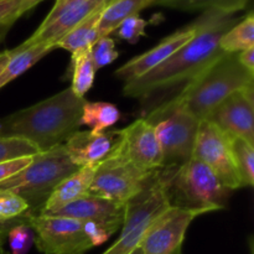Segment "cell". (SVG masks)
<instances>
[{"label":"cell","instance_id":"1","mask_svg":"<svg viewBox=\"0 0 254 254\" xmlns=\"http://www.w3.org/2000/svg\"><path fill=\"white\" fill-rule=\"evenodd\" d=\"M238 20L215 10L205 11L200 16L195 37L148 73L124 84V96L148 98L154 93L190 82L226 54L220 49V40Z\"/></svg>","mask_w":254,"mask_h":254},{"label":"cell","instance_id":"2","mask_svg":"<svg viewBox=\"0 0 254 254\" xmlns=\"http://www.w3.org/2000/svg\"><path fill=\"white\" fill-rule=\"evenodd\" d=\"M84 103L86 99L66 88L29 108L0 118V135L24 139L40 151H47L64 144L78 130Z\"/></svg>","mask_w":254,"mask_h":254},{"label":"cell","instance_id":"3","mask_svg":"<svg viewBox=\"0 0 254 254\" xmlns=\"http://www.w3.org/2000/svg\"><path fill=\"white\" fill-rule=\"evenodd\" d=\"M254 84V73L238 61V54H223L191 79L178 97L198 121H205L233 92Z\"/></svg>","mask_w":254,"mask_h":254},{"label":"cell","instance_id":"4","mask_svg":"<svg viewBox=\"0 0 254 254\" xmlns=\"http://www.w3.org/2000/svg\"><path fill=\"white\" fill-rule=\"evenodd\" d=\"M171 171V168H163L151 174L143 190L126 203L121 236L103 254H129L139 247L149 228L171 207L169 196Z\"/></svg>","mask_w":254,"mask_h":254},{"label":"cell","instance_id":"5","mask_svg":"<svg viewBox=\"0 0 254 254\" xmlns=\"http://www.w3.org/2000/svg\"><path fill=\"white\" fill-rule=\"evenodd\" d=\"M77 169L62 144L32 156L26 168L0 183V190L19 195L26 201L30 212L37 215L55 188Z\"/></svg>","mask_w":254,"mask_h":254},{"label":"cell","instance_id":"6","mask_svg":"<svg viewBox=\"0 0 254 254\" xmlns=\"http://www.w3.org/2000/svg\"><path fill=\"white\" fill-rule=\"evenodd\" d=\"M145 119L160 143L164 168L178 169L192 158L200 121L178 96L154 108Z\"/></svg>","mask_w":254,"mask_h":254},{"label":"cell","instance_id":"7","mask_svg":"<svg viewBox=\"0 0 254 254\" xmlns=\"http://www.w3.org/2000/svg\"><path fill=\"white\" fill-rule=\"evenodd\" d=\"M228 192L215 173L195 158L173 169L169 179L171 206L179 208L205 210L207 213L222 210Z\"/></svg>","mask_w":254,"mask_h":254},{"label":"cell","instance_id":"8","mask_svg":"<svg viewBox=\"0 0 254 254\" xmlns=\"http://www.w3.org/2000/svg\"><path fill=\"white\" fill-rule=\"evenodd\" d=\"M150 175L129 160L119 140L113 151L97 165L88 195L126 205L143 190Z\"/></svg>","mask_w":254,"mask_h":254},{"label":"cell","instance_id":"9","mask_svg":"<svg viewBox=\"0 0 254 254\" xmlns=\"http://www.w3.org/2000/svg\"><path fill=\"white\" fill-rule=\"evenodd\" d=\"M29 226L42 254H86L96 247L86 221L62 216L31 215Z\"/></svg>","mask_w":254,"mask_h":254},{"label":"cell","instance_id":"10","mask_svg":"<svg viewBox=\"0 0 254 254\" xmlns=\"http://www.w3.org/2000/svg\"><path fill=\"white\" fill-rule=\"evenodd\" d=\"M113 0H56L36 31L25 40L16 50H25L39 44L56 45L83 20L103 10Z\"/></svg>","mask_w":254,"mask_h":254},{"label":"cell","instance_id":"11","mask_svg":"<svg viewBox=\"0 0 254 254\" xmlns=\"http://www.w3.org/2000/svg\"><path fill=\"white\" fill-rule=\"evenodd\" d=\"M192 158L206 164L227 190L242 188L227 133L210 121H200Z\"/></svg>","mask_w":254,"mask_h":254},{"label":"cell","instance_id":"12","mask_svg":"<svg viewBox=\"0 0 254 254\" xmlns=\"http://www.w3.org/2000/svg\"><path fill=\"white\" fill-rule=\"evenodd\" d=\"M205 210H188L171 206L149 228L140 247L143 254H174L181 250L186 231L196 217L205 215Z\"/></svg>","mask_w":254,"mask_h":254},{"label":"cell","instance_id":"13","mask_svg":"<svg viewBox=\"0 0 254 254\" xmlns=\"http://www.w3.org/2000/svg\"><path fill=\"white\" fill-rule=\"evenodd\" d=\"M205 121L254 145V84L226 97Z\"/></svg>","mask_w":254,"mask_h":254},{"label":"cell","instance_id":"14","mask_svg":"<svg viewBox=\"0 0 254 254\" xmlns=\"http://www.w3.org/2000/svg\"><path fill=\"white\" fill-rule=\"evenodd\" d=\"M117 131L124 153L139 170L150 175L164 168L160 143L153 126L145 118Z\"/></svg>","mask_w":254,"mask_h":254},{"label":"cell","instance_id":"15","mask_svg":"<svg viewBox=\"0 0 254 254\" xmlns=\"http://www.w3.org/2000/svg\"><path fill=\"white\" fill-rule=\"evenodd\" d=\"M198 26H200V16L191 24L186 25L185 27H181L166 36L151 50L129 60L127 64L117 69L114 76L128 83V82L134 81L143 74L148 73L149 71L168 60L171 55L175 54L180 47L191 41L197 34Z\"/></svg>","mask_w":254,"mask_h":254},{"label":"cell","instance_id":"16","mask_svg":"<svg viewBox=\"0 0 254 254\" xmlns=\"http://www.w3.org/2000/svg\"><path fill=\"white\" fill-rule=\"evenodd\" d=\"M124 211H126L124 203L87 195L64 206L57 212L47 216H62V217L88 221V222L97 223L113 235L123 225Z\"/></svg>","mask_w":254,"mask_h":254},{"label":"cell","instance_id":"17","mask_svg":"<svg viewBox=\"0 0 254 254\" xmlns=\"http://www.w3.org/2000/svg\"><path fill=\"white\" fill-rule=\"evenodd\" d=\"M119 141L117 130L107 133H92L77 130L64 144L69 160L77 168L97 166L113 151Z\"/></svg>","mask_w":254,"mask_h":254},{"label":"cell","instance_id":"18","mask_svg":"<svg viewBox=\"0 0 254 254\" xmlns=\"http://www.w3.org/2000/svg\"><path fill=\"white\" fill-rule=\"evenodd\" d=\"M97 166L78 168L55 188L46 203L37 215H52L64 206L88 195L89 186L93 180Z\"/></svg>","mask_w":254,"mask_h":254},{"label":"cell","instance_id":"19","mask_svg":"<svg viewBox=\"0 0 254 254\" xmlns=\"http://www.w3.org/2000/svg\"><path fill=\"white\" fill-rule=\"evenodd\" d=\"M155 1L156 0H113L102 11L97 27L98 37L109 36L124 20L139 15L141 10L154 5Z\"/></svg>","mask_w":254,"mask_h":254},{"label":"cell","instance_id":"20","mask_svg":"<svg viewBox=\"0 0 254 254\" xmlns=\"http://www.w3.org/2000/svg\"><path fill=\"white\" fill-rule=\"evenodd\" d=\"M55 49L56 47L52 46V45L39 44L27 47L25 50H7L10 60L2 73L0 74V88H2L5 84L11 82L12 79L21 76L30 67L34 66L36 62H39L42 57L46 56Z\"/></svg>","mask_w":254,"mask_h":254},{"label":"cell","instance_id":"21","mask_svg":"<svg viewBox=\"0 0 254 254\" xmlns=\"http://www.w3.org/2000/svg\"><path fill=\"white\" fill-rule=\"evenodd\" d=\"M103 10H99V11L92 14L91 16H88L86 20H83L81 24L77 25L74 29H72L71 31H69L68 34L56 45L57 49L60 47V49L67 50V51L71 52V54L91 49L92 45L99 39L97 27H98V22L99 19H101V15Z\"/></svg>","mask_w":254,"mask_h":254},{"label":"cell","instance_id":"22","mask_svg":"<svg viewBox=\"0 0 254 254\" xmlns=\"http://www.w3.org/2000/svg\"><path fill=\"white\" fill-rule=\"evenodd\" d=\"M121 119V112L108 102H87L82 109L81 126H88L92 133H103Z\"/></svg>","mask_w":254,"mask_h":254},{"label":"cell","instance_id":"23","mask_svg":"<svg viewBox=\"0 0 254 254\" xmlns=\"http://www.w3.org/2000/svg\"><path fill=\"white\" fill-rule=\"evenodd\" d=\"M250 0H156L154 5L181 10V11H215L233 15L235 12L246 9Z\"/></svg>","mask_w":254,"mask_h":254},{"label":"cell","instance_id":"24","mask_svg":"<svg viewBox=\"0 0 254 254\" xmlns=\"http://www.w3.org/2000/svg\"><path fill=\"white\" fill-rule=\"evenodd\" d=\"M254 46V16L250 11L238 20L220 40V49L226 54H238Z\"/></svg>","mask_w":254,"mask_h":254},{"label":"cell","instance_id":"25","mask_svg":"<svg viewBox=\"0 0 254 254\" xmlns=\"http://www.w3.org/2000/svg\"><path fill=\"white\" fill-rule=\"evenodd\" d=\"M94 69L91 59V49L72 54L68 74L71 76L72 84L69 88L76 96L83 98L84 94L92 88L94 82Z\"/></svg>","mask_w":254,"mask_h":254},{"label":"cell","instance_id":"26","mask_svg":"<svg viewBox=\"0 0 254 254\" xmlns=\"http://www.w3.org/2000/svg\"><path fill=\"white\" fill-rule=\"evenodd\" d=\"M227 135L242 188H252L254 185V145L240 136Z\"/></svg>","mask_w":254,"mask_h":254},{"label":"cell","instance_id":"27","mask_svg":"<svg viewBox=\"0 0 254 254\" xmlns=\"http://www.w3.org/2000/svg\"><path fill=\"white\" fill-rule=\"evenodd\" d=\"M45 0H0V42L12 25Z\"/></svg>","mask_w":254,"mask_h":254},{"label":"cell","instance_id":"28","mask_svg":"<svg viewBox=\"0 0 254 254\" xmlns=\"http://www.w3.org/2000/svg\"><path fill=\"white\" fill-rule=\"evenodd\" d=\"M39 153H41L39 148L30 141L0 135V164L25 156H34Z\"/></svg>","mask_w":254,"mask_h":254},{"label":"cell","instance_id":"29","mask_svg":"<svg viewBox=\"0 0 254 254\" xmlns=\"http://www.w3.org/2000/svg\"><path fill=\"white\" fill-rule=\"evenodd\" d=\"M118 56L119 54L116 50V44H114L113 39H111L109 36L101 37L91 47L92 64H93L96 71L116 61Z\"/></svg>","mask_w":254,"mask_h":254},{"label":"cell","instance_id":"30","mask_svg":"<svg viewBox=\"0 0 254 254\" xmlns=\"http://www.w3.org/2000/svg\"><path fill=\"white\" fill-rule=\"evenodd\" d=\"M26 212H30L26 201L12 191L0 190V220H11Z\"/></svg>","mask_w":254,"mask_h":254},{"label":"cell","instance_id":"31","mask_svg":"<svg viewBox=\"0 0 254 254\" xmlns=\"http://www.w3.org/2000/svg\"><path fill=\"white\" fill-rule=\"evenodd\" d=\"M6 240L11 254H26L34 243V232L29 226V222L21 223L9 231Z\"/></svg>","mask_w":254,"mask_h":254},{"label":"cell","instance_id":"32","mask_svg":"<svg viewBox=\"0 0 254 254\" xmlns=\"http://www.w3.org/2000/svg\"><path fill=\"white\" fill-rule=\"evenodd\" d=\"M148 22L141 19L139 15L130 16L124 20L118 27H117V35L121 39L126 40L129 44H135L139 41L141 36L145 35V27Z\"/></svg>","mask_w":254,"mask_h":254},{"label":"cell","instance_id":"33","mask_svg":"<svg viewBox=\"0 0 254 254\" xmlns=\"http://www.w3.org/2000/svg\"><path fill=\"white\" fill-rule=\"evenodd\" d=\"M32 160V156H25V158L15 159V160L6 161V163L0 164V183L5 179L10 178L14 174L19 173L24 168H26Z\"/></svg>","mask_w":254,"mask_h":254},{"label":"cell","instance_id":"34","mask_svg":"<svg viewBox=\"0 0 254 254\" xmlns=\"http://www.w3.org/2000/svg\"><path fill=\"white\" fill-rule=\"evenodd\" d=\"M31 215H34V213L26 212L24 215L19 216V217L11 218V220H0V235L7 236L9 231L14 228L15 226L21 225V223H27Z\"/></svg>","mask_w":254,"mask_h":254},{"label":"cell","instance_id":"35","mask_svg":"<svg viewBox=\"0 0 254 254\" xmlns=\"http://www.w3.org/2000/svg\"><path fill=\"white\" fill-rule=\"evenodd\" d=\"M238 61L245 68L254 73V46L242 52H238Z\"/></svg>","mask_w":254,"mask_h":254},{"label":"cell","instance_id":"36","mask_svg":"<svg viewBox=\"0 0 254 254\" xmlns=\"http://www.w3.org/2000/svg\"><path fill=\"white\" fill-rule=\"evenodd\" d=\"M10 60V55L7 51H0V74L2 73V71L6 67L7 62Z\"/></svg>","mask_w":254,"mask_h":254},{"label":"cell","instance_id":"37","mask_svg":"<svg viewBox=\"0 0 254 254\" xmlns=\"http://www.w3.org/2000/svg\"><path fill=\"white\" fill-rule=\"evenodd\" d=\"M6 237H7V236H4V235H0V248H1V247H2V246H4L5 241H6Z\"/></svg>","mask_w":254,"mask_h":254},{"label":"cell","instance_id":"38","mask_svg":"<svg viewBox=\"0 0 254 254\" xmlns=\"http://www.w3.org/2000/svg\"><path fill=\"white\" fill-rule=\"evenodd\" d=\"M129 254H143V252H141L140 247H136L135 250H134V251H131V252L129 253Z\"/></svg>","mask_w":254,"mask_h":254},{"label":"cell","instance_id":"39","mask_svg":"<svg viewBox=\"0 0 254 254\" xmlns=\"http://www.w3.org/2000/svg\"><path fill=\"white\" fill-rule=\"evenodd\" d=\"M174 254H183V252H181V250H179V251H176V252Z\"/></svg>","mask_w":254,"mask_h":254},{"label":"cell","instance_id":"40","mask_svg":"<svg viewBox=\"0 0 254 254\" xmlns=\"http://www.w3.org/2000/svg\"><path fill=\"white\" fill-rule=\"evenodd\" d=\"M2 253H4V250L1 248V250H0V254H2Z\"/></svg>","mask_w":254,"mask_h":254},{"label":"cell","instance_id":"41","mask_svg":"<svg viewBox=\"0 0 254 254\" xmlns=\"http://www.w3.org/2000/svg\"><path fill=\"white\" fill-rule=\"evenodd\" d=\"M2 254H9V253H6V252H5V251H4V253H2Z\"/></svg>","mask_w":254,"mask_h":254},{"label":"cell","instance_id":"42","mask_svg":"<svg viewBox=\"0 0 254 254\" xmlns=\"http://www.w3.org/2000/svg\"><path fill=\"white\" fill-rule=\"evenodd\" d=\"M1 248H2V247H1ZM1 248H0V250H1Z\"/></svg>","mask_w":254,"mask_h":254}]
</instances>
